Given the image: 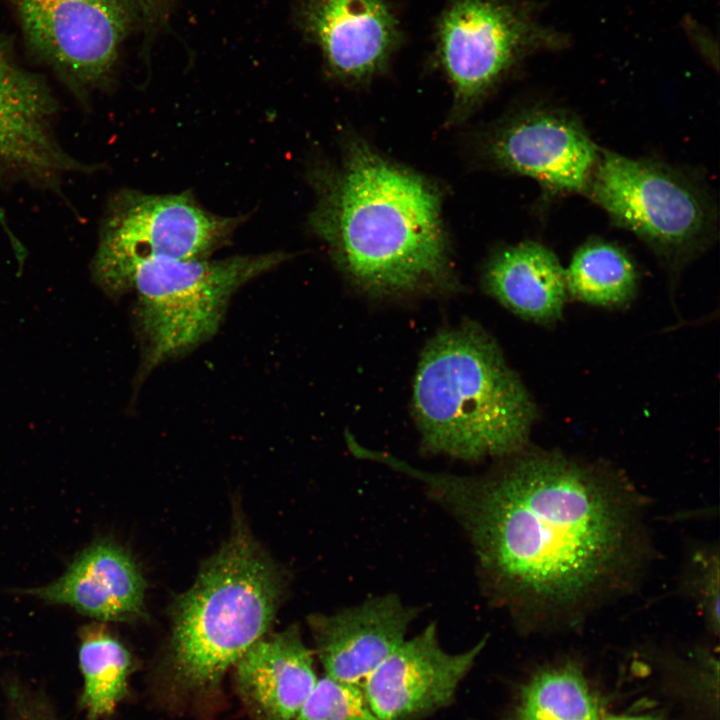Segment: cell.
Returning <instances> with one entry per match:
<instances>
[{
  "mask_svg": "<svg viewBox=\"0 0 720 720\" xmlns=\"http://www.w3.org/2000/svg\"><path fill=\"white\" fill-rule=\"evenodd\" d=\"M416 615L415 608L387 594L334 614L312 615L308 624L326 675L360 686L405 640Z\"/></svg>",
  "mask_w": 720,
  "mask_h": 720,
  "instance_id": "5bb4252c",
  "label": "cell"
},
{
  "mask_svg": "<svg viewBox=\"0 0 720 720\" xmlns=\"http://www.w3.org/2000/svg\"><path fill=\"white\" fill-rule=\"evenodd\" d=\"M298 23L321 49L331 74L348 83L383 71L402 41L387 0H301Z\"/></svg>",
  "mask_w": 720,
  "mask_h": 720,
  "instance_id": "4fadbf2b",
  "label": "cell"
},
{
  "mask_svg": "<svg viewBox=\"0 0 720 720\" xmlns=\"http://www.w3.org/2000/svg\"><path fill=\"white\" fill-rule=\"evenodd\" d=\"M599 704L573 666L536 674L522 689L509 720H599Z\"/></svg>",
  "mask_w": 720,
  "mask_h": 720,
  "instance_id": "ffe728a7",
  "label": "cell"
},
{
  "mask_svg": "<svg viewBox=\"0 0 720 720\" xmlns=\"http://www.w3.org/2000/svg\"><path fill=\"white\" fill-rule=\"evenodd\" d=\"M584 195L670 265L696 256L717 234L710 193L694 177L661 161L601 148Z\"/></svg>",
  "mask_w": 720,
  "mask_h": 720,
  "instance_id": "8992f818",
  "label": "cell"
},
{
  "mask_svg": "<svg viewBox=\"0 0 720 720\" xmlns=\"http://www.w3.org/2000/svg\"><path fill=\"white\" fill-rule=\"evenodd\" d=\"M310 215L345 274L375 294L447 289L452 270L439 189L361 140L337 167H316Z\"/></svg>",
  "mask_w": 720,
  "mask_h": 720,
  "instance_id": "7a4b0ae2",
  "label": "cell"
},
{
  "mask_svg": "<svg viewBox=\"0 0 720 720\" xmlns=\"http://www.w3.org/2000/svg\"><path fill=\"white\" fill-rule=\"evenodd\" d=\"M79 665L84 679L81 706L89 720L110 715L127 693L128 650L105 626L87 625L80 632Z\"/></svg>",
  "mask_w": 720,
  "mask_h": 720,
  "instance_id": "d6986e66",
  "label": "cell"
},
{
  "mask_svg": "<svg viewBox=\"0 0 720 720\" xmlns=\"http://www.w3.org/2000/svg\"><path fill=\"white\" fill-rule=\"evenodd\" d=\"M296 720H380L363 688L325 675L317 680Z\"/></svg>",
  "mask_w": 720,
  "mask_h": 720,
  "instance_id": "44dd1931",
  "label": "cell"
},
{
  "mask_svg": "<svg viewBox=\"0 0 720 720\" xmlns=\"http://www.w3.org/2000/svg\"><path fill=\"white\" fill-rule=\"evenodd\" d=\"M565 278L568 295L587 304L615 307L635 296L638 271L625 249L593 237L576 249Z\"/></svg>",
  "mask_w": 720,
  "mask_h": 720,
  "instance_id": "ac0fdd59",
  "label": "cell"
},
{
  "mask_svg": "<svg viewBox=\"0 0 720 720\" xmlns=\"http://www.w3.org/2000/svg\"><path fill=\"white\" fill-rule=\"evenodd\" d=\"M477 477L395 468L425 483L470 537L488 591L527 626L577 620L626 591L648 545L640 501L614 472L520 452Z\"/></svg>",
  "mask_w": 720,
  "mask_h": 720,
  "instance_id": "6da1fadb",
  "label": "cell"
},
{
  "mask_svg": "<svg viewBox=\"0 0 720 720\" xmlns=\"http://www.w3.org/2000/svg\"><path fill=\"white\" fill-rule=\"evenodd\" d=\"M145 586L130 553L102 540L84 549L61 577L28 593L99 621L123 622L144 615Z\"/></svg>",
  "mask_w": 720,
  "mask_h": 720,
  "instance_id": "9a60e30c",
  "label": "cell"
},
{
  "mask_svg": "<svg viewBox=\"0 0 720 720\" xmlns=\"http://www.w3.org/2000/svg\"><path fill=\"white\" fill-rule=\"evenodd\" d=\"M166 1L167 0H138L143 12L150 18L159 12Z\"/></svg>",
  "mask_w": 720,
  "mask_h": 720,
  "instance_id": "603a6c76",
  "label": "cell"
},
{
  "mask_svg": "<svg viewBox=\"0 0 720 720\" xmlns=\"http://www.w3.org/2000/svg\"><path fill=\"white\" fill-rule=\"evenodd\" d=\"M412 402L424 447L463 460L520 452L537 416L498 345L472 322L441 330L426 345Z\"/></svg>",
  "mask_w": 720,
  "mask_h": 720,
  "instance_id": "3957f363",
  "label": "cell"
},
{
  "mask_svg": "<svg viewBox=\"0 0 720 720\" xmlns=\"http://www.w3.org/2000/svg\"><path fill=\"white\" fill-rule=\"evenodd\" d=\"M19 12L33 48L80 88L110 72L135 16L130 0H19Z\"/></svg>",
  "mask_w": 720,
  "mask_h": 720,
  "instance_id": "9c48e42d",
  "label": "cell"
},
{
  "mask_svg": "<svg viewBox=\"0 0 720 720\" xmlns=\"http://www.w3.org/2000/svg\"><path fill=\"white\" fill-rule=\"evenodd\" d=\"M606 720H659L654 716L650 715H644V716H613L609 717Z\"/></svg>",
  "mask_w": 720,
  "mask_h": 720,
  "instance_id": "d4e9b609",
  "label": "cell"
},
{
  "mask_svg": "<svg viewBox=\"0 0 720 720\" xmlns=\"http://www.w3.org/2000/svg\"><path fill=\"white\" fill-rule=\"evenodd\" d=\"M684 588L706 623L719 629V552L711 546L695 550L687 563Z\"/></svg>",
  "mask_w": 720,
  "mask_h": 720,
  "instance_id": "7402d4cb",
  "label": "cell"
},
{
  "mask_svg": "<svg viewBox=\"0 0 720 720\" xmlns=\"http://www.w3.org/2000/svg\"><path fill=\"white\" fill-rule=\"evenodd\" d=\"M487 292L513 313L539 324L560 319L567 300L565 268L536 241L498 250L483 275Z\"/></svg>",
  "mask_w": 720,
  "mask_h": 720,
  "instance_id": "e0dca14e",
  "label": "cell"
},
{
  "mask_svg": "<svg viewBox=\"0 0 720 720\" xmlns=\"http://www.w3.org/2000/svg\"><path fill=\"white\" fill-rule=\"evenodd\" d=\"M290 255L270 252L222 260L144 259L124 274L116 294L134 290L144 370L188 352L218 330L231 296Z\"/></svg>",
  "mask_w": 720,
  "mask_h": 720,
  "instance_id": "5b68a950",
  "label": "cell"
},
{
  "mask_svg": "<svg viewBox=\"0 0 720 720\" xmlns=\"http://www.w3.org/2000/svg\"><path fill=\"white\" fill-rule=\"evenodd\" d=\"M559 33L516 0H449L435 31V55L464 117L532 52L560 48Z\"/></svg>",
  "mask_w": 720,
  "mask_h": 720,
  "instance_id": "52a82bcc",
  "label": "cell"
},
{
  "mask_svg": "<svg viewBox=\"0 0 720 720\" xmlns=\"http://www.w3.org/2000/svg\"><path fill=\"white\" fill-rule=\"evenodd\" d=\"M600 150L574 114L543 105L501 122L486 144L494 166L535 180L550 195L584 194Z\"/></svg>",
  "mask_w": 720,
  "mask_h": 720,
  "instance_id": "30bf717a",
  "label": "cell"
},
{
  "mask_svg": "<svg viewBox=\"0 0 720 720\" xmlns=\"http://www.w3.org/2000/svg\"><path fill=\"white\" fill-rule=\"evenodd\" d=\"M57 113L44 81L0 45V179L57 192L65 176L95 170L63 148L54 127Z\"/></svg>",
  "mask_w": 720,
  "mask_h": 720,
  "instance_id": "8fae6325",
  "label": "cell"
},
{
  "mask_svg": "<svg viewBox=\"0 0 720 720\" xmlns=\"http://www.w3.org/2000/svg\"><path fill=\"white\" fill-rule=\"evenodd\" d=\"M22 712L23 713H22L21 720H52V719L48 718V715H45V714L40 715V713H35L32 711H27V712L22 711Z\"/></svg>",
  "mask_w": 720,
  "mask_h": 720,
  "instance_id": "cb8c5ba5",
  "label": "cell"
},
{
  "mask_svg": "<svg viewBox=\"0 0 720 720\" xmlns=\"http://www.w3.org/2000/svg\"><path fill=\"white\" fill-rule=\"evenodd\" d=\"M282 587L279 570L238 521L175 604L169 688L183 697L215 691L228 668L266 635Z\"/></svg>",
  "mask_w": 720,
  "mask_h": 720,
  "instance_id": "277c9868",
  "label": "cell"
},
{
  "mask_svg": "<svg viewBox=\"0 0 720 720\" xmlns=\"http://www.w3.org/2000/svg\"><path fill=\"white\" fill-rule=\"evenodd\" d=\"M7 224L6 216L3 210L0 208V225L5 226Z\"/></svg>",
  "mask_w": 720,
  "mask_h": 720,
  "instance_id": "484cf974",
  "label": "cell"
},
{
  "mask_svg": "<svg viewBox=\"0 0 720 720\" xmlns=\"http://www.w3.org/2000/svg\"><path fill=\"white\" fill-rule=\"evenodd\" d=\"M203 209L190 193H117L102 223L92 263L96 283L116 294L127 270L144 259H205L223 246L241 223Z\"/></svg>",
  "mask_w": 720,
  "mask_h": 720,
  "instance_id": "ba28073f",
  "label": "cell"
},
{
  "mask_svg": "<svg viewBox=\"0 0 720 720\" xmlns=\"http://www.w3.org/2000/svg\"><path fill=\"white\" fill-rule=\"evenodd\" d=\"M485 640L460 653L439 643L434 623L405 639L366 678L363 691L380 720H408L448 705Z\"/></svg>",
  "mask_w": 720,
  "mask_h": 720,
  "instance_id": "7c38bea8",
  "label": "cell"
},
{
  "mask_svg": "<svg viewBox=\"0 0 720 720\" xmlns=\"http://www.w3.org/2000/svg\"><path fill=\"white\" fill-rule=\"evenodd\" d=\"M317 680L296 626L265 635L235 663L236 690L253 720L295 719Z\"/></svg>",
  "mask_w": 720,
  "mask_h": 720,
  "instance_id": "2e32d148",
  "label": "cell"
}]
</instances>
